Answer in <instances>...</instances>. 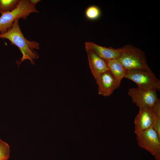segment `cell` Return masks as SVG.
Masks as SVG:
<instances>
[{
	"instance_id": "6da1fadb",
	"label": "cell",
	"mask_w": 160,
	"mask_h": 160,
	"mask_svg": "<svg viewBox=\"0 0 160 160\" xmlns=\"http://www.w3.org/2000/svg\"><path fill=\"white\" fill-rule=\"evenodd\" d=\"M19 19H15L12 28L6 33L0 34V38L9 40L12 44L17 46L22 53V57L16 62L18 66L26 60H29L34 65L35 60L39 58L34 49H39V44L36 41H30L25 38L20 27Z\"/></svg>"
},
{
	"instance_id": "7a4b0ae2",
	"label": "cell",
	"mask_w": 160,
	"mask_h": 160,
	"mask_svg": "<svg viewBox=\"0 0 160 160\" xmlns=\"http://www.w3.org/2000/svg\"><path fill=\"white\" fill-rule=\"evenodd\" d=\"M33 12L39 13L30 0H20L17 7L12 11L1 13L0 17V34L6 33L13 26L17 18L26 19Z\"/></svg>"
},
{
	"instance_id": "3957f363",
	"label": "cell",
	"mask_w": 160,
	"mask_h": 160,
	"mask_svg": "<svg viewBox=\"0 0 160 160\" xmlns=\"http://www.w3.org/2000/svg\"><path fill=\"white\" fill-rule=\"evenodd\" d=\"M122 48V51L119 59L126 71L150 69L145 54L140 49L129 44Z\"/></svg>"
},
{
	"instance_id": "277c9868",
	"label": "cell",
	"mask_w": 160,
	"mask_h": 160,
	"mask_svg": "<svg viewBox=\"0 0 160 160\" xmlns=\"http://www.w3.org/2000/svg\"><path fill=\"white\" fill-rule=\"evenodd\" d=\"M124 78L129 79L141 88L160 91V81L151 69L126 71Z\"/></svg>"
},
{
	"instance_id": "5b68a950",
	"label": "cell",
	"mask_w": 160,
	"mask_h": 160,
	"mask_svg": "<svg viewBox=\"0 0 160 160\" xmlns=\"http://www.w3.org/2000/svg\"><path fill=\"white\" fill-rule=\"evenodd\" d=\"M137 144L160 160V137L152 128L136 134Z\"/></svg>"
},
{
	"instance_id": "8992f818",
	"label": "cell",
	"mask_w": 160,
	"mask_h": 160,
	"mask_svg": "<svg viewBox=\"0 0 160 160\" xmlns=\"http://www.w3.org/2000/svg\"><path fill=\"white\" fill-rule=\"evenodd\" d=\"M156 91L137 87L129 89L127 94L131 97L132 102L139 108L151 107L159 99Z\"/></svg>"
},
{
	"instance_id": "52a82bcc",
	"label": "cell",
	"mask_w": 160,
	"mask_h": 160,
	"mask_svg": "<svg viewBox=\"0 0 160 160\" xmlns=\"http://www.w3.org/2000/svg\"><path fill=\"white\" fill-rule=\"evenodd\" d=\"M98 86V93L104 97H108L120 86L118 81L108 70L95 78Z\"/></svg>"
},
{
	"instance_id": "ba28073f",
	"label": "cell",
	"mask_w": 160,
	"mask_h": 160,
	"mask_svg": "<svg viewBox=\"0 0 160 160\" xmlns=\"http://www.w3.org/2000/svg\"><path fill=\"white\" fill-rule=\"evenodd\" d=\"M154 118V114L151 107L139 108V113L134 121L135 133L136 134L152 128Z\"/></svg>"
},
{
	"instance_id": "9c48e42d",
	"label": "cell",
	"mask_w": 160,
	"mask_h": 160,
	"mask_svg": "<svg viewBox=\"0 0 160 160\" xmlns=\"http://www.w3.org/2000/svg\"><path fill=\"white\" fill-rule=\"evenodd\" d=\"M89 68L91 73L95 78L109 69L107 62L92 50L85 46Z\"/></svg>"
},
{
	"instance_id": "30bf717a",
	"label": "cell",
	"mask_w": 160,
	"mask_h": 160,
	"mask_svg": "<svg viewBox=\"0 0 160 160\" xmlns=\"http://www.w3.org/2000/svg\"><path fill=\"white\" fill-rule=\"evenodd\" d=\"M86 46L106 61L119 59L122 51V48L114 49L106 47L91 42H85Z\"/></svg>"
},
{
	"instance_id": "8fae6325",
	"label": "cell",
	"mask_w": 160,
	"mask_h": 160,
	"mask_svg": "<svg viewBox=\"0 0 160 160\" xmlns=\"http://www.w3.org/2000/svg\"><path fill=\"white\" fill-rule=\"evenodd\" d=\"M111 73L119 82L124 78L126 70L121 63L119 59H113L106 61Z\"/></svg>"
},
{
	"instance_id": "7c38bea8",
	"label": "cell",
	"mask_w": 160,
	"mask_h": 160,
	"mask_svg": "<svg viewBox=\"0 0 160 160\" xmlns=\"http://www.w3.org/2000/svg\"><path fill=\"white\" fill-rule=\"evenodd\" d=\"M20 0H0V13L10 12L17 6Z\"/></svg>"
},
{
	"instance_id": "4fadbf2b",
	"label": "cell",
	"mask_w": 160,
	"mask_h": 160,
	"mask_svg": "<svg viewBox=\"0 0 160 160\" xmlns=\"http://www.w3.org/2000/svg\"><path fill=\"white\" fill-rule=\"evenodd\" d=\"M85 15L87 19L90 20H95L99 18L101 15V11L98 7L92 5L86 10Z\"/></svg>"
},
{
	"instance_id": "5bb4252c",
	"label": "cell",
	"mask_w": 160,
	"mask_h": 160,
	"mask_svg": "<svg viewBox=\"0 0 160 160\" xmlns=\"http://www.w3.org/2000/svg\"><path fill=\"white\" fill-rule=\"evenodd\" d=\"M10 151L9 145L0 139V160H8Z\"/></svg>"
},
{
	"instance_id": "9a60e30c",
	"label": "cell",
	"mask_w": 160,
	"mask_h": 160,
	"mask_svg": "<svg viewBox=\"0 0 160 160\" xmlns=\"http://www.w3.org/2000/svg\"><path fill=\"white\" fill-rule=\"evenodd\" d=\"M152 128L154 130L160 137V118L155 116V118Z\"/></svg>"
},
{
	"instance_id": "2e32d148",
	"label": "cell",
	"mask_w": 160,
	"mask_h": 160,
	"mask_svg": "<svg viewBox=\"0 0 160 160\" xmlns=\"http://www.w3.org/2000/svg\"><path fill=\"white\" fill-rule=\"evenodd\" d=\"M40 0H30L31 2L33 4L36 5L40 1Z\"/></svg>"
}]
</instances>
